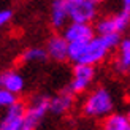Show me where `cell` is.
Wrapping results in <instances>:
<instances>
[{"label": "cell", "instance_id": "obj_15", "mask_svg": "<svg viewBox=\"0 0 130 130\" xmlns=\"http://www.w3.org/2000/svg\"><path fill=\"white\" fill-rule=\"evenodd\" d=\"M46 59H49L46 48L32 46V48L24 49V53L21 54V60L25 63H40V62H44Z\"/></svg>", "mask_w": 130, "mask_h": 130}, {"label": "cell", "instance_id": "obj_4", "mask_svg": "<svg viewBox=\"0 0 130 130\" xmlns=\"http://www.w3.org/2000/svg\"><path fill=\"white\" fill-rule=\"evenodd\" d=\"M97 76V70L94 65L87 63H73V70H71V79L68 87L73 90L76 95L84 94L90 89L94 84Z\"/></svg>", "mask_w": 130, "mask_h": 130}, {"label": "cell", "instance_id": "obj_17", "mask_svg": "<svg viewBox=\"0 0 130 130\" xmlns=\"http://www.w3.org/2000/svg\"><path fill=\"white\" fill-rule=\"evenodd\" d=\"M11 18H13V11H11L10 8L0 10V29H3L6 24H10Z\"/></svg>", "mask_w": 130, "mask_h": 130}, {"label": "cell", "instance_id": "obj_5", "mask_svg": "<svg viewBox=\"0 0 130 130\" xmlns=\"http://www.w3.org/2000/svg\"><path fill=\"white\" fill-rule=\"evenodd\" d=\"M51 97L44 94H38L35 97H32L29 105L25 106V121L32 130H35L40 122L44 119L49 111H51Z\"/></svg>", "mask_w": 130, "mask_h": 130}, {"label": "cell", "instance_id": "obj_11", "mask_svg": "<svg viewBox=\"0 0 130 130\" xmlns=\"http://www.w3.org/2000/svg\"><path fill=\"white\" fill-rule=\"evenodd\" d=\"M113 67L121 75L130 73V34L121 38L119 46L116 48V57Z\"/></svg>", "mask_w": 130, "mask_h": 130}, {"label": "cell", "instance_id": "obj_6", "mask_svg": "<svg viewBox=\"0 0 130 130\" xmlns=\"http://www.w3.org/2000/svg\"><path fill=\"white\" fill-rule=\"evenodd\" d=\"M25 106L27 105L16 100L6 108L0 121V130H32L25 121Z\"/></svg>", "mask_w": 130, "mask_h": 130}, {"label": "cell", "instance_id": "obj_14", "mask_svg": "<svg viewBox=\"0 0 130 130\" xmlns=\"http://www.w3.org/2000/svg\"><path fill=\"white\" fill-rule=\"evenodd\" d=\"M102 130H130V118L127 114L111 113L103 121Z\"/></svg>", "mask_w": 130, "mask_h": 130}, {"label": "cell", "instance_id": "obj_2", "mask_svg": "<svg viewBox=\"0 0 130 130\" xmlns=\"http://www.w3.org/2000/svg\"><path fill=\"white\" fill-rule=\"evenodd\" d=\"M114 109V99L106 87H95L86 95L83 102V113L87 118H106Z\"/></svg>", "mask_w": 130, "mask_h": 130}, {"label": "cell", "instance_id": "obj_3", "mask_svg": "<svg viewBox=\"0 0 130 130\" xmlns=\"http://www.w3.org/2000/svg\"><path fill=\"white\" fill-rule=\"evenodd\" d=\"M97 35H108V34H124L130 29V13L121 10L113 14L99 18L94 24Z\"/></svg>", "mask_w": 130, "mask_h": 130}, {"label": "cell", "instance_id": "obj_7", "mask_svg": "<svg viewBox=\"0 0 130 130\" xmlns=\"http://www.w3.org/2000/svg\"><path fill=\"white\" fill-rule=\"evenodd\" d=\"M99 19V3L92 0H78L70 3V21L94 24Z\"/></svg>", "mask_w": 130, "mask_h": 130}, {"label": "cell", "instance_id": "obj_20", "mask_svg": "<svg viewBox=\"0 0 130 130\" xmlns=\"http://www.w3.org/2000/svg\"><path fill=\"white\" fill-rule=\"evenodd\" d=\"M67 2H70V3H71V2H78V0H67Z\"/></svg>", "mask_w": 130, "mask_h": 130}, {"label": "cell", "instance_id": "obj_9", "mask_svg": "<svg viewBox=\"0 0 130 130\" xmlns=\"http://www.w3.org/2000/svg\"><path fill=\"white\" fill-rule=\"evenodd\" d=\"M70 22V2L51 0L49 5V24L56 30H62Z\"/></svg>", "mask_w": 130, "mask_h": 130}, {"label": "cell", "instance_id": "obj_19", "mask_svg": "<svg viewBox=\"0 0 130 130\" xmlns=\"http://www.w3.org/2000/svg\"><path fill=\"white\" fill-rule=\"evenodd\" d=\"M92 2H95V3H103L105 0H92Z\"/></svg>", "mask_w": 130, "mask_h": 130}, {"label": "cell", "instance_id": "obj_13", "mask_svg": "<svg viewBox=\"0 0 130 130\" xmlns=\"http://www.w3.org/2000/svg\"><path fill=\"white\" fill-rule=\"evenodd\" d=\"M0 87L18 95V94L24 92L25 79L16 70H3V71H0Z\"/></svg>", "mask_w": 130, "mask_h": 130}, {"label": "cell", "instance_id": "obj_21", "mask_svg": "<svg viewBox=\"0 0 130 130\" xmlns=\"http://www.w3.org/2000/svg\"><path fill=\"white\" fill-rule=\"evenodd\" d=\"M127 116H128V118H130V108H128V111H127Z\"/></svg>", "mask_w": 130, "mask_h": 130}, {"label": "cell", "instance_id": "obj_16", "mask_svg": "<svg viewBox=\"0 0 130 130\" xmlns=\"http://www.w3.org/2000/svg\"><path fill=\"white\" fill-rule=\"evenodd\" d=\"M18 99H16V94L10 92L3 87H0V109H6L10 105H13Z\"/></svg>", "mask_w": 130, "mask_h": 130}, {"label": "cell", "instance_id": "obj_1", "mask_svg": "<svg viewBox=\"0 0 130 130\" xmlns=\"http://www.w3.org/2000/svg\"><path fill=\"white\" fill-rule=\"evenodd\" d=\"M121 34H108V35H95L87 41L70 43L68 60L73 63H87V65H100L106 60L113 49H116L121 43Z\"/></svg>", "mask_w": 130, "mask_h": 130}, {"label": "cell", "instance_id": "obj_18", "mask_svg": "<svg viewBox=\"0 0 130 130\" xmlns=\"http://www.w3.org/2000/svg\"><path fill=\"white\" fill-rule=\"evenodd\" d=\"M121 6H122V10L130 13V0H121Z\"/></svg>", "mask_w": 130, "mask_h": 130}, {"label": "cell", "instance_id": "obj_10", "mask_svg": "<svg viewBox=\"0 0 130 130\" xmlns=\"http://www.w3.org/2000/svg\"><path fill=\"white\" fill-rule=\"evenodd\" d=\"M46 53L48 57L53 59L54 62H65L68 60V49H70V43L67 41L62 34H54L48 38L46 41Z\"/></svg>", "mask_w": 130, "mask_h": 130}, {"label": "cell", "instance_id": "obj_12", "mask_svg": "<svg viewBox=\"0 0 130 130\" xmlns=\"http://www.w3.org/2000/svg\"><path fill=\"white\" fill-rule=\"evenodd\" d=\"M75 92L71 90L70 87L67 89H62L59 94H56L54 97H51V113L53 114H57V116H60V114H65V113H68L71 106L75 105Z\"/></svg>", "mask_w": 130, "mask_h": 130}, {"label": "cell", "instance_id": "obj_8", "mask_svg": "<svg viewBox=\"0 0 130 130\" xmlns=\"http://www.w3.org/2000/svg\"><path fill=\"white\" fill-rule=\"evenodd\" d=\"M62 35L67 38L68 43H76V41H87L90 38H94L97 35V32L92 24L70 21L62 29Z\"/></svg>", "mask_w": 130, "mask_h": 130}]
</instances>
